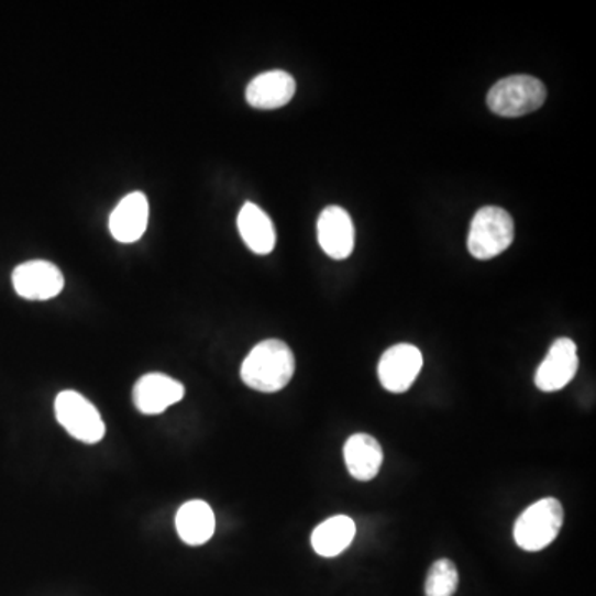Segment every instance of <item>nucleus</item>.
Instances as JSON below:
<instances>
[{"label":"nucleus","mask_w":596,"mask_h":596,"mask_svg":"<svg viewBox=\"0 0 596 596\" xmlns=\"http://www.w3.org/2000/svg\"><path fill=\"white\" fill-rule=\"evenodd\" d=\"M578 350L570 339H559L550 346L545 360L536 373V386L543 393L565 388L578 372Z\"/></svg>","instance_id":"6e6552de"},{"label":"nucleus","mask_w":596,"mask_h":596,"mask_svg":"<svg viewBox=\"0 0 596 596\" xmlns=\"http://www.w3.org/2000/svg\"><path fill=\"white\" fill-rule=\"evenodd\" d=\"M295 90L297 84L287 71H264L247 85L245 100L257 110H277L294 98Z\"/></svg>","instance_id":"f8f14e48"},{"label":"nucleus","mask_w":596,"mask_h":596,"mask_svg":"<svg viewBox=\"0 0 596 596\" xmlns=\"http://www.w3.org/2000/svg\"><path fill=\"white\" fill-rule=\"evenodd\" d=\"M295 356L282 340H264L255 345L241 366V378L249 388L277 393L294 378Z\"/></svg>","instance_id":"f257e3e1"},{"label":"nucleus","mask_w":596,"mask_h":596,"mask_svg":"<svg viewBox=\"0 0 596 596\" xmlns=\"http://www.w3.org/2000/svg\"><path fill=\"white\" fill-rule=\"evenodd\" d=\"M356 527L350 517L335 516L320 523L312 533V547L320 556L340 555L352 545Z\"/></svg>","instance_id":"dca6fc26"},{"label":"nucleus","mask_w":596,"mask_h":596,"mask_svg":"<svg viewBox=\"0 0 596 596\" xmlns=\"http://www.w3.org/2000/svg\"><path fill=\"white\" fill-rule=\"evenodd\" d=\"M239 234L255 254L267 255L274 251L277 234L274 222L254 202H245L238 216Z\"/></svg>","instance_id":"4468645a"},{"label":"nucleus","mask_w":596,"mask_h":596,"mask_svg":"<svg viewBox=\"0 0 596 596\" xmlns=\"http://www.w3.org/2000/svg\"><path fill=\"white\" fill-rule=\"evenodd\" d=\"M185 385L163 373H147L137 379L133 388V402L143 415L165 412L169 406L185 398Z\"/></svg>","instance_id":"1a4fd4ad"},{"label":"nucleus","mask_w":596,"mask_h":596,"mask_svg":"<svg viewBox=\"0 0 596 596\" xmlns=\"http://www.w3.org/2000/svg\"><path fill=\"white\" fill-rule=\"evenodd\" d=\"M547 100V88L539 78L512 75L497 81L487 95V107L504 118H519L539 110Z\"/></svg>","instance_id":"7ed1b4c3"},{"label":"nucleus","mask_w":596,"mask_h":596,"mask_svg":"<svg viewBox=\"0 0 596 596\" xmlns=\"http://www.w3.org/2000/svg\"><path fill=\"white\" fill-rule=\"evenodd\" d=\"M343 456H345L350 476L355 477L356 481L366 483V481L375 479L382 470V445H379L378 439L366 434V432L353 434L346 441Z\"/></svg>","instance_id":"ddd939ff"},{"label":"nucleus","mask_w":596,"mask_h":596,"mask_svg":"<svg viewBox=\"0 0 596 596\" xmlns=\"http://www.w3.org/2000/svg\"><path fill=\"white\" fill-rule=\"evenodd\" d=\"M176 530L188 545H205L216 532V517L205 500H189L176 514Z\"/></svg>","instance_id":"2eb2a0df"},{"label":"nucleus","mask_w":596,"mask_h":596,"mask_svg":"<svg viewBox=\"0 0 596 596\" xmlns=\"http://www.w3.org/2000/svg\"><path fill=\"white\" fill-rule=\"evenodd\" d=\"M514 232V219L506 209L486 206L471 222L467 251L477 261H490L510 247Z\"/></svg>","instance_id":"f03ea898"},{"label":"nucleus","mask_w":596,"mask_h":596,"mask_svg":"<svg viewBox=\"0 0 596 596\" xmlns=\"http://www.w3.org/2000/svg\"><path fill=\"white\" fill-rule=\"evenodd\" d=\"M15 291L27 300H51L65 287L64 274L47 261H31L15 267L12 274Z\"/></svg>","instance_id":"423d86ee"},{"label":"nucleus","mask_w":596,"mask_h":596,"mask_svg":"<svg viewBox=\"0 0 596 596\" xmlns=\"http://www.w3.org/2000/svg\"><path fill=\"white\" fill-rule=\"evenodd\" d=\"M460 586V572L451 560L441 559L432 563L426 576V596H454Z\"/></svg>","instance_id":"f3484780"},{"label":"nucleus","mask_w":596,"mask_h":596,"mask_svg":"<svg viewBox=\"0 0 596 596\" xmlns=\"http://www.w3.org/2000/svg\"><path fill=\"white\" fill-rule=\"evenodd\" d=\"M421 368V352L408 343H399L383 353L378 365L379 382L386 391L405 393L411 388Z\"/></svg>","instance_id":"0eeeda50"},{"label":"nucleus","mask_w":596,"mask_h":596,"mask_svg":"<svg viewBox=\"0 0 596 596\" xmlns=\"http://www.w3.org/2000/svg\"><path fill=\"white\" fill-rule=\"evenodd\" d=\"M150 219V205L143 192L134 191L124 196L111 212L108 228L114 241L133 244L143 238Z\"/></svg>","instance_id":"9b49d317"},{"label":"nucleus","mask_w":596,"mask_h":596,"mask_svg":"<svg viewBox=\"0 0 596 596\" xmlns=\"http://www.w3.org/2000/svg\"><path fill=\"white\" fill-rule=\"evenodd\" d=\"M55 416L62 428L85 444H97L104 438L107 426L93 402L80 393L62 391L55 398Z\"/></svg>","instance_id":"39448f33"},{"label":"nucleus","mask_w":596,"mask_h":596,"mask_svg":"<svg viewBox=\"0 0 596 596\" xmlns=\"http://www.w3.org/2000/svg\"><path fill=\"white\" fill-rule=\"evenodd\" d=\"M563 520L562 504L553 497H545L520 514L514 527V539L520 549L540 552L559 537Z\"/></svg>","instance_id":"20e7f679"},{"label":"nucleus","mask_w":596,"mask_h":596,"mask_svg":"<svg viewBox=\"0 0 596 596\" xmlns=\"http://www.w3.org/2000/svg\"><path fill=\"white\" fill-rule=\"evenodd\" d=\"M317 235L322 251L335 261L350 257L355 249V225L340 206L323 209L317 222Z\"/></svg>","instance_id":"9d476101"}]
</instances>
